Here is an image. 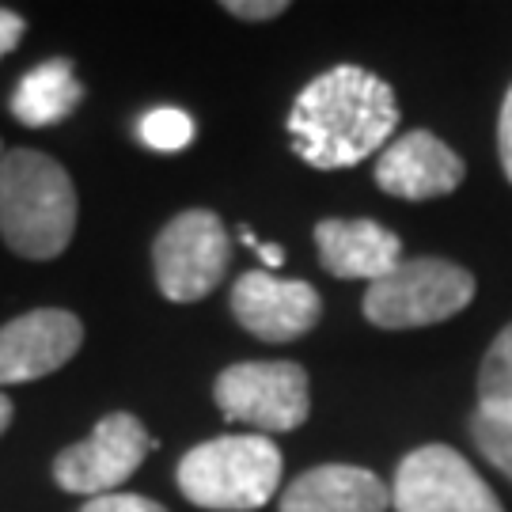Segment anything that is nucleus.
<instances>
[{
	"label": "nucleus",
	"instance_id": "nucleus-1",
	"mask_svg": "<svg viewBox=\"0 0 512 512\" xmlns=\"http://www.w3.org/2000/svg\"><path fill=\"white\" fill-rule=\"evenodd\" d=\"M399 126L391 84L357 65H338L315 76L289 110L293 152L315 171L357 167Z\"/></svg>",
	"mask_w": 512,
	"mask_h": 512
},
{
	"label": "nucleus",
	"instance_id": "nucleus-5",
	"mask_svg": "<svg viewBox=\"0 0 512 512\" xmlns=\"http://www.w3.org/2000/svg\"><path fill=\"white\" fill-rule=\"evenodd\" d=\"M220 414L266 433H293L311 414L308 372L296 361H243L224 368L213 384Z\"/></svg>",
	"mask_w": 512,
	"mask_h": 512
},
{
	"label": "nucleus",
	"instance_id": "nucleus-21",
	"mask_svg": "<svg viewBox=\"0 0 512 512\" xmlns=\"http://www.w3.org/2000/svg\"><path fill=\"white\" fill-rule=\"evenodd\" d=\"M23 35H27V19L12 8H0V57L12 54Z\"/></svg>",
	"mask_w": 512,
	"mask_h": 512
},
{
	"label": "nucleus",
	"instance_id": "nucleus-10",
	"mask_svg": "<svg viewBox=\"0 0 512 512\" xmlns=\"http://www.w3.org/2000/svg\"><path fill=\"white\" fill-rule=\"evenodd\" d=\"M232 315L247 334L285 346L315 330L323 300L308 281H285L270 270H251L232 285Z\"/></svg>",
	"mask_w": 512,
	"mask_h": 512
},
{
	"label": "nucleus",
	"instance_id": "nucleus-20",
	"mask_svg": "<svg viewBox=\"0 0 512 512\" xmlns=\"http://www.w3.org/2000/svg\"><path fill=\"white\" fill-rule=\"evenodd\" d=\"M497 152H501V167L512 183V84L501 103V118H497Z\"/></svg>",
	"mask_w": 512,
	"mask_h": 512
},
{
	"label": "nucleus",
	"instance_id": "nucleus-8",
	"mask_svg": "<svg viewBox=\"0 0 512 512\" xmlns=\"http://www.w3.org/2000/svg\"><path fill=\"white\" fill-rule=\"evenodd\" d=\"M156 440L129 410L107 414L92 429V437L61 448L54 459V482L65 494L103 497L114 494L141 467Z\"/></svg>",
	"mask_w": 512,
	"mask_h": 512
},
{
	"label": "nucleus",
	"instance_id": "nucleus-7",
	"mask_svg": "<svg viewBox=\"0 0 512 512\" xmlns=\"http://www.w3.org/2000/svg\"><path fill=\"white\" fill-rule=\"evenodd\" d=\"M395 512H505L475 467L448 444L414 448L395 471Z\"/></svg>",
	"mask_w": 512,
	"mask_h": 512
},
{
	"label": "nucleus",
	"instance_id": "nucleus-17",
	"mask_svg": "<svg viewBox=\"0 0 512 512\" xmlns=\"http://www.w3.org/2000/svg\"><path fill=\"white\" fill-rule=\"evenodd\" d=\"M137 129H141V141L148 148H156V152H179V148L194 141V118L175 107L148 110Z\"/></svg>",
	"mask_w": 512,
	"mask_h": 512
},
{
	"label": "nucleus",
	"instance_id": "nucleus-3",
	"mask_svg": "<svg viewBox=\"0 0 512 512\" xmlns=\"http://www.w3.org/2000/svg\"><path fill=\"white\" fill-rule=\"evenodd\" d=\"M285 459L274 440L217 437L190 448L179 463V490L190 505L213 512H251L274 501Z\"/></svg>",
	"mask_w": 512,
	"mask_h": 512
},
{
	"label": "nucleus",
	"instance_id": "nucleus-11",
	"mask_svg": "<svg viewBox=\"0 0 512 512\" xmlns=\"http://www.w3.org/2000/svg\"><path fill=\"white\" fill-rule=\"evenodd\" d=\"M463 175H467V164L459 160V152L444 145L429 129L403 133L376 160V186L403 202L444 198V194L459 190Z\"/></svg>",
	"mask_w": 512,
	"mask_h": 512
},
{
	"label": "nucleus",
	"instance_id": "nucleus-9",
	"mask_svg": "<svg viewBox=\"0 0 512 512\" xmlns=\"http://www.w3.org/2000/svg\"><path fill=\"white\" fill-rule=\"evenodd\" d=\"M84 346V323L65 308H35L0 327V387L65 368Z\"/></svg>",
	"mask_w": 512,
	"mask_h": 512
},
{
	"label": "nucleus",
	"instance_id": "nucleus-22",
	"mask_svg": "<svg viewBox=\"0 0 512 512\" xmlns=\"http://www.w3.org/2000/svg\"><path fill=\"white\" fill-rule=\"evenodd\" d=\"M239 236H243V243H247V247H251V251H258V255H262V262H266V266H270V270H277V266H281V262H285V251H281V247H270V243H258V239H255V232H251V228H243V232H239Z\"/></svg>",
	"mask_w": 512,
	"mask_h": 512
},
{
	"label": "nucleus",
	"instance_id": "nucleus-12",
	"mask_svg": "<svg viewBox=\"0 0 512 512\" xmlns=\"http://www.w3.org/2000/svg\"><path fill=\"white\" fill-rule=\"evenodd\" d=\"M319 262L338 281H380L403 262L399 236L376 220H319L315 224Z\"/></svg>",
	"mask_w": 512,
	"mask_h": 512
},
{
	"label": "nucleus",
	"instance_id": "nucleus-15",
	"mask_svg": "<svg viewBox=\"0 0 512 512\" xmlns=\"http://www.w3.org/2000/svg\"><path fill=\"white\" fill-rule=\"evenodd\" d=\"M471 440L482 459L512 482V406H478L471 414Z\"/></svg>",
	"mask_w": 512,
	"mask_h": 512
},
{
	"label": "nucleus",
	"instance_id": "nucleus-6",
	"mask_svg": "<svg viewBox=\"0 0 512 512\" xmlns=\"http://www.w3.org/2000/svg\"><path fill=\"white\" fill-rule=\"evenodd\" d=\"M232 243L213 209H186L160 228L152 243L156 285L175 304H194L217 289L228 274Z\"/></svg>",
	"mask_w": 512,
	"mask_h": 512
},
{
	"label": "nucleus",
	"instance_id": "nucleus-19",
	"mask_svg": "<svg viewBox=\"0 0 512 512\" xmlns=\"http://www.w3.org/2000/svg\"><path fill=\"white\" fill-rule=\"evenodd\" d=\"M224 12L239 19H274V16H285L289 4L285 0H228Z\"/></svg>",
	"mask_w": 512,
	"mask_h": 512
},
{
	"label": "nucleus",
	"instance_id": "nucleus-4",
	"mask_svg": "<svg viewBox=\"0 0 512 512\" xmlns=\"http://www.w3.org/2000/svg\"><path fill=\"white\" fill-rule=\"evenodd\" d=\"M475 300V277L448 258H403L395 270L372 281L365 319L384 330H414L448 323Z\"/></svg>",
	"mask_w": 512,
	"mask_h": 512
},
{
	"label": "nucleus",
	"instance_id": "nucleus-13",
	"mask_svg": "<svg viewBox=\"0 0 512 512\" xmlns=\"http://www.w3.org/2000/svg\"><path fill=\"white\" fill-rule=\"evenodd\" d=\"M391 490L353 463H323L285 486L281 512H387Z\"/></svg>",
	"mask_w": 512,
	"mask_h": 512
},
{
	"label": "nucleus",
	"instance_id": "nucleus-2",
	"mask_svg": "<svg viewBox=\"0 0 512 512\" xmlns=\"http://www.w3.org/2000/svg\"><path fill=\"white\" fill-rule=\"evenodd\" d=\"M76 232V186L54 156L12 148L0 156V239L31 262L65 255Z\"/></svg>",
	"mask_w": 512,
	"mask_h": 512
},
{
	"label": "nucleus",
	"instance_id": "nucleus-16",
	"mask_svg": "<svg viewBox=\"0 0 512 512\" xmlns=\"http://www.w3.org/2000/svg\"><path fill=\"white\" fill-rule=\"evenodd\" d=\"M478 406H512V323L497 334L482 357Z\"/></svg>",
	"mask_w": 512,
	"mask_h": 512
},
{
	"label": "nucleus",
	"instance_id": "nucleus-23",
	"mask_svg": "<svg viewBox=\"0 0 512 512\" xmlns=\"http://www.w3.org/2000/svg\"><path fill=\"white\" fill-rule=\"evenodd\" d=\"M12 418H16V406H12V399H8V395H0V437L8 433Z\"/></svg>",
	"mask_w": 512,
	"mask_h": 512
},
{
	"label": "nucleus",
	"instance_id": "nucleus-18",
	"mask_svg": "<svg viewBox=\"0 0 512 512\" xmlns=\"http://www.w3.org/2000/svg\"><path fill=\"white\" fill-rule=\"evenodd\" d=\"M80 512H167V509L160 501L141 494H103V497H92Z\"/></svg>",
	"mask_w": 512,
	"mask_h": 512
},
{
	"label": "nucleus",
	"instance_id": "nucleus-14",
	"mask_svg": "<svg viewBox=\"0 0 512 512\" xmlns=\"http://www.w3.org/2000/svg\"><path fill=\"white\" fill-rule=\"evenodd\" d=\"M80 95H84V88L73 76V61L54 57L19 80V88L12 92V114H16V122L31 129L54 126V122L73 114Z\"/></svg>",
	"mask_w": 512,
	"mask_h": 512
}]
</instances>
